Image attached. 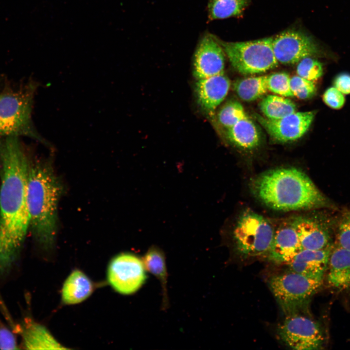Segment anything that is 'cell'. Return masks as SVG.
<instances>
[{
  "label": "cell",
  "mask_w": 350,
  "mask_h": 350,
  "mask_svg": "<svg viewBox=\"0 0 350 350\" xmlns=\"http://www.w3.org/2000/svg\"><path fill=\"white\" fill-rule=\"evenodd\" d=\"M15 331H12L0 319V349H19Z\"/></svg>",
  "instance_id": "30"
},
{
  "label": "cell",
  "mask_w": 350,
  "mask_h": 350,
  "mask_svg": "<svg viewBox=\"0 0 350 350\" xmlns=\"http://www.w3.org/2000/svg\"><path fill=\"white\" fill-rule=\"evenodd\" d=\"M315 111L295 112L278 120H270L258 114L254 117L275 140L280 142L295 141L308 131L315 115Z\"/></svg>",
  "instance_id": "11"
},
{
  "label": "cell",
  "mask_w": 350,
  "mask_h": 350,
  "mask_svg": "<svg viewBox=\"0 0 350 350\" xmlns=\"http://www.w3.org/2000/svg\"><path fill=\"white\" fill-rule=\"evenodd\" d=\"M301 250L292 218L281 223L275 229L273 242L266 256L272 262L286 264Z\"/></svg>",
  "instance_id": "14"
},
{
  "label": "cell",
  "mask_w": 350,
  "mask_h": 350,
  "mask_svg": "<svg viewBox=\"0 0 350 350\" xmlns=\"http://www.w3.org/2000/svg\"><path fill=\"white\" fill-rule=\"evenodd\" d=\"M247 117L242 104L235 100L227 102L220 109L217 115L219 124L227 130Z\"/></svg>",
  "instance_id": "25"
},
{
  "label": "cell",
  "mask_w": 350,
  "mask_h": 350,
  "mask_svg": "<svg viewBox=\"0 0 350 350\" xmlns=\"http://www.w3.org/2000/svg\"><path fill=\"white\" fill-rule=\"evenodd\" d=\"M280 340L294 350L321 349L323 336L319 325L299 313L287 315L277 328Z\"/></svg>",
  "instance_id": "8"
},
{
  "label": "cell",
  "mask_w": 350,
  "mask_h": 350,
  "mask_svg": "<svg viewBox=\"0 0 350 350\" xmlns=\"http://www.w3.org/2000/svg\"><path fill=\"white\" fill-rule=\"evenodd\" d=\"M332 247L331 245L319 250L302 249L286 264L290 270L306 276L323 279Z\"/></svg>",
  "instance_id": "16"
},
{
  "label": "cell",
  "mask_w": 350,
  "mask_h": 350,
  "mask_svg": "<svg viewBox=\"0 0 350 350\" xmlns=\"http://www.w3.org/2000/svg\"><path fill=\"white\" fill-rule=\"evenodd\" d=\"M334 86L343 94H350V74L343 73L338 75L334 79Z\"/></svg>",
  "instance_id": "32"
},
{
  "label": "cell",
  "mask_w": 350,
  "mask_h": 350,
  "mask_svg": "<svg viewBox=\"0 0 350 350\" xmlns=\"http://www.w3.org/2000/svg\"><path fill=\"white\" fill-rule=\"evenodd\" d=\"M16 332L21 337V346L28 350H62L67 349L61 345L42 325L29 317L17 327Z\"/></svg>",
  "instance_id": "17"
},
{
  "label": "cell",
  "mask_w": 350,
  "mask_h": 350,
  "mask_svg": "<svg viewBox=\"0 0 350 350\" xmlns=\"http://www.w3.org/2000/svg\"><path fill=\"white\" fill-rule=\"evenodd\" d=\"M290 87L294 96L300 99L312 98L315 95L317 90L314 81L298 75L290 77Z\"/></svg>",
  "instance_id": "28"
},
{
  "label": "cell",
  "mask_w": 350,
  "mask_h": 350,
  "mask_svg": "<svg viewBox=\"0 0 350 350\" xmlns=\"http://www.w3.org/2000/svg\"><path fill=\"white\" fill-rule=\"evenodd\" d=\"M249 1L250 0H209V18L213 20L240 16Z\"/></svg>",
  "instance_id": "24"
},
{
  "label": "cell",
  "mask_w": 350,
  "mask_h": 350,
  "mask_svg": "<svg viewBox=\"0 0 350 350\" xmlns=\"http://www.w3.org/2000/svg\"><path fill=\"white\" fill-rule=\"evenodd\" d=\"M233 88L239 97L246 102H251L262 97L268 90L267 75L250 77L237 80Z\"/></svg>",
  "instance_id": "22"
},
{
  "label": "cell",
  "mask_w": 350,
  "mask_h": 350,
  "mask_svg": "<svg viewBox=\"0 0 350 350\" xmlns=\"http://www.w3.org/2000/svg\"><path fill=\"white\" fill-rule=\"evenodd\" d=\"M143 262L149 272L153 274L160 281L163 289V307L167 305V272L165 257L159 248L153 246L145 255Z\"/></svg>",
  "instance_id": "23"
},
{
  "label": "cell",
  "mask_w": 350,
  "mask_h": 350,
  "mask_svg": "<svg viewBox=\"0 0 350 350\" xmlns=\"http://www.w3.org/2000/svg\"><path fill=\"white\" fill-rule=\"evenodd\" d=\"M335 245L350 250V211L345 212L339 221Z\"/></svg>",
  "instance_id": "29"
},
{
  "label": "cell",
  "mask_w": 350,
  "mask_h": 350,
  "mask_svg": "<svg viewBox=\"0 0 350 350\" xmlns=\"http://www.w3.org/2000/svg\"><path fill=\"white\" fill-rule=\"evenodd\" d=\"M228 140L244 150L253 149L260 144L261 136L254 122L247 117L227 130Z\"/></svg>",
  "instance_id": "20"
},
{
  "label": "cell",
  "mask_w": 350,
  "mask_h": 350,
  "mask_svg": "<svg viewBox=\"0 0 350 350\" xmlns=\"http://www.w3.org/2000/svg\"><path fill=\"white\" fill-rule=\"evenodd\" d=\"M273 38L243 42L218 39L232 67L239 73L247 75L263 73L277 67L279 62L272 48Z\"/></svg>",
  "instance_id": "6"
},
{
  "label": "cell",
  "mask_w": 350,
  "mask_h": 350,
  "mask_svg": "<svg viewBox=\"0 0 350 350\" xmlns=\"http://www.w3.org/2000/svg\"><path fill=\"white\" fill-rule=\"evenodd\" d=\"M290 77L285 72H279L267 75L268 90L279 95L294 97L290 87Z\"/></svg>",
  "instance_id": "26"
},
{
  "label": "cell",
  "mask_w": 350,
  "mask_h": 350,
  "mask_svg": "<svg viewBox=\"0 0 350 350\" xmlns=\"http://www.w3.org/2000/svg\"><path fill=\"white\" fill-rule=\"evenodd\" d=\"M230 86V81L224 73L198 79L195 92L201 107L208 113H212L225 99Z\"/></svg>",
  "instance_id": "15"
},
{
  "label": "cell",
  "mask_w": 350,
  "mask_h": 350,
  "mask_svg": "<svg viewBox=\"0 0 350 350\" xmlns=\"http://www.w3.org/2000/svg\"><path fill=\"white\" fill-rule=\"evenodd\" d=\"M327 281L335 289H350V250L335 245L332 247L327 267Z\"/></svg>",
  "instance_id": "18"
},
{
  "label": "cell",
  "mask_w": 350,
  "mask_h": 350,
  "mask_svg": "<svg viewBox=\"0 0 350 350\" xmlns=\"http://www.w3.org/2000/svg\"><path fill=\"white\" fill-rule=\"evenodd\" d=\"M261 111L265 117L270 120H278L297 111L296 105L285 97L268 95L259 103Z\"/></svg>",
  "instance_id": "21"
},
{
  "label": "cell",
  "mask_w": 350,
  "mask_h": 350,
  "mask_svg": "<svg viewBox=\"0 0 350 350\" xmlns=\"http://www.w3.org/2000/svg\"><path fill=\"white\" fill-rule=\"evenodd\" d=\"M323 100L328 106L333 109L341 108L345 102L343 94L335 87L329 88L325 91Z\"/></svg>",
  "instance_id": "31"
},
{
  "label": "cell",
  "mask_w": 350,
  "mask_h": 350,
  "mask_svg": "<svg viewBox=\"0 0 350 350\" xmlns=\"http://www.w3.org/2000/svg\"><path fill=\"white\" fill-rule=\"evenodd\" d=\"M322 64L312 57H307L299 61L297 67L298 75L311 81L319 79L323 74Z\"/></svg>",
  "instance_id": "27"
},
{
  "label": "cell",
  "mask_w": 350,
  "mask_h": 350,
  "mask_svg": "<svg viewBox=\"0 0 350 350\" xmlns=\"http://www.w3.org/2000/svg\"><path fill=\"white\" fill-rule=\"evenodd\" d=\"M275 231L268 219L252 210H245L239 217L233 232L236 252L245 258L267 256Z\"/></svg>",
  "instance_id": "5"
},
{
  "label": "cell",
  "mask_w": 350,
  "mask_h": 350,
  "mask_svg": "<svg viewBox=\"0 0 350 350\" xmlns=\"http://www.w3.org/2000/svg\"><path fill=\"white\" fill-rule=\"evenodd\" d=\"M93 290L89 278L78 269L73 270L65 281L62 289V302L65 304L79 303L87 299Z\"/></svg>",
  "instance_id": "19"
},
{
  "label": "cell",
  "mask_w": 350,
  "mask_h": 350,
  "mask_svg": "<svg viewBox=\"0 0 350 350\" xmlns=\"http://www.w3.org/2000/svg\"><path fill=\"white\" fill-rule=\"evenodd\" d=\"M272 48L277 60L282 64L297 63L318 51L310 36L295 30H287L273 36Z\"/></svg>",
  "instance_id": "10"
},
{
  "label": "cell",
  "mask_w": 350,
  "mask_h": 350,
  "mask_svg": "<svg viewBox=\"0 0 350 350\" xmlns=\"http://www.w3.org/2000/svg\"><path fill=\"white\" fill-rule=\"evenodd\" d=\"M302 249L319 250L331 246V231L328 225L315 216L292 218Z\"/></svg>",
  "instance_id": "13"
},
{
  "label": "cell",
  "mask_w": 350,
  "mask_h": 350,
  "mask_svg": "<svg viewBox=\"0 0 350 350\" xmlns=\"http://www.w3.org/2000/svg\"><path fill=\"white\" fill-rule=\"evenodd\" d=\"M38 86L31 79L17 87L6 84L0 90V138L29 137L52 149V144L38 133L32 119Z\"/></svg>",
  "instance_id": "4"
},
{
  "label": "cell",
  "mask_w": 350,
  "mask_h": 350,
  "mask_svg": "<svg viewBox=\"0 0 350 350\" xmlns=\"http://www.w3.org/2000/svg\"><path fill=\"white\" fill-rule=\"evenodd\" d=\"M0 285L18 273L30 226L27 185L30 163L18 137L0 142Z\"/></svg>",
  "instance_id": "1"
},
{
  "label": "cell",
  "mask_w": 350,
  "mask_h": 350,
  "mask_svg": "<svg viewBox=\"0 0 350 350\" xmlns=\"http://www.w3.org/2000/svg\"><path fill=\"white\" fill-rule=\"evenodd\" d=\"M225 54L218 38L211 34H205L194 52L195 77L198 80L224 73Z\"/></svg>",
  "instance_id": "12"
},
{
  "label": "cell",
  "mask_w": 350,
  "mask_h": 350,
  "mask_svg": "<svg viewBox=\"0 0 350 350\" xmlns=\"http://www.w3.org/2000/svg\"><path fill=\"white\" fill-rule=\"evenodd\" d=\"M62 192V185L50 160L30 164L27 185L29 227L36 242L45 250L54 245L58 204Z\"/></svg>",
  "instance_id": "3"
},
{
  "label": "cell",
  "mask_w": 350,
  "mask_h": 350,
  "mask_svg": "<svg viewBox=\"0 0 350 350\" xmlns=\"http://www.w3.org/2000/svg\"><path fill=\"white\" fill-rule=\"evenodd\" d=\"M128 253L120 254L113 258L107 269V280L112 287L123 295L136 292L146 279L143 261Z\"/></svg>",
  "instance_id": "9"
},
{
  "label": "cell",
  "mask_w": 350,
  "mask_h": 350,
  "mask_svg": "<svg viewBox=\"0 0 350 350\" xmlns=\"http://www.w3.org/2000/svg\"><path fill=\"white\" fill-rule=\"evenodd\" d=\"M322 279L306 276L289 270L271 277L269 288L286 315L303 308L311 297L319 289Z\"/></svg>",
  "instance_id": "7"
},
{
  "label": "cell",
  "mask_w": 350,
  "mask_h": 350,
  "mask_svg": "<svg viewBox=\"0 0 350 350\" xmlns=\"http://www.w3.org/2000/svg\"><path fill=\"white\" fill-rule=\"evenodd\" d=\"M250 188L260 202L276 210H309L330 206L310 177L296 168L264 172L253 179Z\"/></svg>",
  "instance_id": "2"
}]
</instances>
